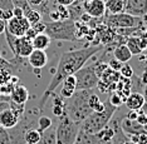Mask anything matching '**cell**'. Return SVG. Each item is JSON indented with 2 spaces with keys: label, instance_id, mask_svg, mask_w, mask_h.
I'll use <instances>...</instances> for the list:
<instances>
[{
  "label": "cell",
  "instance_id": "1",
  "mask_svg": "<svg viewBox=\"0 0 147 144\" xmlns=\"http://www.w3.org/2000/svg\"><path fill=\"white\" fill-rule=\"evenodd\" d=\"M103 49V45H88L86 48L69 50V52L63 53L57 68L53 73V78L47 86V89L43 93L40 100H39V109H43L45 103L48 102L49 96L55 92V89L61 85L62 80L69 75H73L76 72H78L81 68L84 66V64L92 58L94 54Z\"/></svg>",
  "mask_w": 147,
  "mask_h": 144
},
{
  "label": "cell",
  "instance_id": "2",
  "mask_svg": "<svg viewBox=\"0 0 147 144\" xmlns=\"http://www.w3.org/2000/svg\"><path fill=\"white\" fill-rule=\"evenodd\" d=\"M93 90H76L71 98L65 99V115L73 122L82 123L93 110L88 105V98Z\"/></svg>",
  "mask_w": 147,
  "mask_h": 144
},
{
  "label": "cell",
  "instance_id": "3",
  "mask_svg": "<svg viewBox=\"0 0 147 144\" xmlns=\"http://www.w3.org/2000/svg\"><path fill=\"white\" fill-rule=\"evenodd\" d=\"M118 108H115L113 105H111L109 102H106V109L103 112H92L87 118L83 120L79 125V129L84 130L87 133L91 134H96L97 132H99L102 128L109 123V120L113 117V114L117 112Z\"/></svg>",
  "mask_w": 147,
  "mask_h": 144
},
{
  "label": "cell",
  "instance_id": "4",
  "mask_svg": "<svg viewBox=\"0 0 147 144\" xmlns=\"http://www.w3.org/2000/svg\"><path fill=\"white\" fill-rule=\"evenodd\" d=\"M45 34L54 40L76 42V21L72 19L58 20V21L45 23Z\"/></svg>",
  "mask_w": 147,
  "mask_h": 144
},
{
  "label": "cell",
  "instance_id": "5",
  "mask_svg": "<svg viewBox=\"0 0 147 144\" xmlns=\"http://www.w3.org/2000/svg\"><path fill=\"white\" fill-rule=\"evenodd\" d=\"M81 123H76L68 115L59 118L58 125L55 127V139L57 144H74L77 134L79 132Z\"/></svg>",
  "mask_w": 147,
  "mask_h": 144
},
{
  "label": "cell",
  "instance_id": "6",
  "mask_svg": "<svg viewBox=\"0 0 147 144\" xmlns=\"http://www.w3.org/2000/svg\"><path fill=\"white\" fill-rule=\"evenodd\" d=\"M106 25L112 29H121V28H142L143 21L140 16L131 15L128 13L123 11L119 14H108L105 20Z\"/></svg>",
  "mask_w": 147,
  "mask_h": 144
},
{
  "label": "cell",
  "instance_id": "7",
  "mask_svg": "<svg viewBox=\"0 0 147 144\" xmlns=\"http://www.w3.org/2000/svg\"><path fill=\"white\" fill-rule=\"evenodd\" d=\"M73 75L76 78L77 90H93L94 88H97L99 79L94 72V65L83 66Z\"/></svg>",
  "mask_w": 147,
  "mask_h": 144
},
{
  "label": "cell",
  "instance_id": "8",
  "mask_svg": "<svg viewBox=\"0 0 147 144\" xmlns=\"http://www.w3.org/2000/svg\"><path fill=\"white\" fill-rule=\"evenodd\" d=\"M33 50H34V48H33L32 40L26 38L25 35L18 36L13 42L11 52L14 53L15 58H28Z\"/></svg>",
  "mask_w": 147,
  "mask_h": 144
},
{
  "label": "cell",
  "instance_id": "9",
  "mask_svg": "<svg viewBox=\"0 0 147 144\" xmlns=\"http://www.w3.org/2000/svg\"><path fill=\"white\" fill-rule=\"evenodd\" d=\"M30 23L28 21V19L25 16H22V18H15L13 16L11 19H9L6 21V30L8 33H10L13 36L18 38V36H23L25 35L26 30L30 28Z\"/></svg>",
  "mask_w": 147,
  "mask_h": 144
},
{
  "label": "cell",
  "instance_id": "10",
  "mask_svg": "<svg viewBox=\"0 0 147 144\" xmlns=\"http://www.w3.org/2000/svg\"><path fill=\"white\" fill-rule=\"evenodd\" d=\"M83 10L92 18H102L106 14L105 0H87L83 1Z\"/></svg>",
  "mask_w": 147,
  "mask_h": 144
},
{
  "label": "cell",
  "instance_id": "11",
  "mask_svg": "<svg viewBox=\"0 0 147 144\" xmlns=\"http://www.w3.org/2000/svg\"><path fill=\"white\" fill-rule=\"evenodd\" d=\"M125 11L142 18L147 14V0H126Z\"/></svg>",
  "mask_w": 147,
  "mask_h": 144
},
{
  "label": "cell",
  "instance_id": "12",
  "mask_svg": "<svg viewBox=\"0 0 147 144\" xmlns=\"http://www.w3.org/2000/svg\"><path fill=\"white\" fill-rule=\"evenodd\" d=\"M28 63L33 69H43L48 63V55H47L45 50L34 49L28 56Z\"/></svg>",
  "mask_w": 147,
  "mask_h": 144
},
{
  "label": "cell",
  "instance_id": "13",
  "mask_svg": "<svg viewBox=\"0 0 147 144\" xmlns=\"http://www.w3.org/2000/svg\"><path fill=\"white\" fill-rule=\"evenodd\" d=\"M18 123H19V118L11 112V109L9 106L3 108L0 110V127L9 130V129L14 128Z\"/></svg>",
  "mask_w": 147,
  "mask_h": 144
},
{
  "label": "cell",
  "instance_id": "14",
  "mask_svg": "<svg viewBox=\"0 0 147 144\" xmlns=\"http://www.w3.org/2000/svg\"><path fill=\"white\" fill-rule=\"evenodd\" d=\"M121 128L127 135H136V134H141V133H146L143 125L137 123L136 120L127 119L126 117L121 120Z\"/></svg>",
  "mask_w": 147,
  "mask_h": 144
},
{
  "label": "cell",
  "instance_id": "15",
  "mask_svg": "<svg viewBox=\"0 0 147 144\" xmlns=\"http://www.w3.org/2000/svg\"><path fill=\"white\" fill-rule=\"evenodd\" d=\"M123 104L128 108V110H141L143 104H145V98H143L142 93L131 92L129 95L125 99Z\"/></svg>",
  "mask_w": 147,
  "mask_h": 144
},
{
  "label": "cell",
  "instance_id": "16",
  "mask_svg": "<svg viewBox=\"0 0 147 144\" xmlns=\"http://www.w3.org/2000/svg\"><path fill=\"white\" fill-rule=\"evenodd\" d=\"M61 93H59V95L62 96V98L64 99H68L71 98V96L76 93V78L74 75H69L64 78L62 80L61 83Z\"/></svg>",
  "mask_w": 147,
  "mask_h": 144
},
{
  "label": "cell",
  "instance_id": "17",
  "mask_svg": "<svg viewBox=\"0 0 147 144\" xmlns=\"http://www.w3.org/2000/svg\"><path fill=\"white\" fill-rule=\"evenodd\" d=\"M9 98L16 104H25L29 99V90L24 85H15Z\"/></svg>",
  "mask_w": 147,
  "mask_h": 144
},
{
  "label": "cell",
  "instance_id": "18",
  "mask_svg": "<svg viewBox=\"0 0 147 144\" xmlns=\"http://www.w3.org/2000/svg\"><path fill=\"white\" fill-rule=\"evenodd\" d=\"M132 53L129 52V49L126 46V44H118L113 50V58L117 59L121 63H128L132 59Z\"/></svg>",
  "mask_w": 147,
  "mask_h": 144
},
{
  "label": "cell",
  "instance_id": "19",
  "mask_svg": "<svg viewBox=\"0 0 147 144\" xmlns=\"http://www.w3.org/2000/svg\"><path fill=\"white\" fill-rule=\"evenodd\" d=\"M53 106H52V112L57 118H61L65 114V99L62 98L61 95H55L53 93Z\"/></svg>",
  "mask_w": 147,
  "mask_h": 144
},
{
  "label": "cell",
  "instance_id": "20",
  "mask_svg": "<svg viewBox=\"0 0 147 144\" xmlns=\"http://www.w3.org/2000/svg\"><path fill=\"white\" fill-rule=\"evenodd\" d=\"M98 143L101 142H99L97 134H91V133H87L82 129H79L74 142V144H98Z\"/></svg>",
  "mask_w": 147,
  "mask_h": 144
},
{
  "label": "cell",
  "instance_id": "21",
  "mask_svg": "<svg viewBox=\"0 0 147 144\" xmlns=\"http://www.w3.org/2000/svg\"><path fill=\"white\" fill-rule=\"evenodd\" d=\"M51 42L52 39L49 38L45 33H42V34H36L35 38L32 39V43H33V48L34 49H38V50H45L49 48L51 45Z\"/></svg>",
  "mask_w": 147,
  "mask_h": 144
},
{
  "label": "cell",
  "instance_id": "22",
  "mask_svg": "<svg viewBox=\"0 0 147 144\" xmlns=\"http://www.w3.org/2000/svg\"><path fill=\"white\" fill-rule=\"evenodd\" d=\"M126 46L129 49L132 55H140L143 52L142 45H141V38L140 36H128L126 39Z\"/></svg>",
  "mask_w": 147,
  "mask_h": 144
},
{
  "label": "cell",
  "instance_id": "23",
  "mask_svg": "<svg viewBox=\"0 0 147 144\" xmlns=\"http://www.w3.org/2000/svg\"><path fill=\"white\" fill-rule=\"evenodd\" d=\"M105 4L108 14H119L125 11V0H106Z\"/></svg>",
  "mask_w": 147,
  "mask_h": 144
},
{
  "label": "cell",
  "instance_id": "24",
  "mask_svg": "<svg viewBox=\"0 0 147 144\" xmlns=\"http://www.w3.org/2000/svg\"><path fill=\"white\" fill-rule=\"evenodd\" d=\"M42 137V133L36 128H29L24 133V143L25 144H36Z\"/></svg>",
  "mask_w": 147,
  "mask_h": 144
},
{
  "label": "cell",
  "instance_id": "25",
  "mask_svg": "<svg viewBox=\"0 0 147 144\" xmlns=\"http://www.w3.org/2000/svg\"><path fill=\"white\" fill-rule=\"evenodd\" d=\"M36 144H57L55 139V128H49L42 133V137Z\"/></svg>",
  "mask_w": 147,
  "mask_h": 144
},
{
  "label": "cell",
  "instance_id": "26",
  "mask_svg": "<svg viewBox=\"0 0 147 144\" xmlns=\"http://www.w3.org/2000/svg\"><path fill=\"white\" fill-rule=\"evenodd\" d=\"M52 125H53V120H52V118H49L48 115H42L36 119V129L40 133L48 130L49 128H52Z\"/></svg>",
  "mask_w": 147,
  "mask_h": 144
},
{
  "label": "cell",
  "instance_id": "27",
  "mask_svg": "<svg viewBox=\"0 0 147 144\" xmlns=\"http://www.w3.org/2000/svg\"><path fill=\"white\" fill-rule=\"evenodd\" d=\"M24 16L28 19V21L30 23V25H33V24H35V23L42 21V20H43L40 13H39L36 9H33V8L30 10H28V11L24 14Z\"/></svg>",
  "mask_w": 147,
  "mask_h": 144
},
{
  "label": "cell",
  "instance_id": "28",
  "mask_svg": "<svg viewBox=\"0 0 147 144\" xmlns=\"http://www.w3.org/2000/svg\"><path fill=\"white\" fill-rule=\"evenodd\" d=\"M9 108L11 109V112L18 117L19 120L23 118V115L25 114V104H16V103L9 100Z\"/></svg>",
  "mask_w": 147,
  "mask_h": 144
},
{
  "label": "cell",
  "instance_id": "29",
  "mask_svg": "<svg viewBox=\"0 0 147 144\" xmlns=\"http://www.w3.org/2000/svg\"><path fill=\"white\" fill-rule=\"evenodd\" d=\"M119 75L122 76V78H128V79H132L133 78V74H135V72H133V68L129 64H122V68L119 69Z\"/></svg>",
  "mask_w": 147,
  "mask_h": 144
},
{
  "label": "cell",
  "instance_id": "30",
  "mask_svg": "<svg viewBox=\"0 0 147 144\" xmlns=\"http://www.w3.org/2000/svg\"><path fill=\"white\" fill-rule=\"evenodd\" d=\"M16 84H13L11 82H5V83H3L1 85H0V94L1 95H5V96H10L11 94V92H13V89H14V86Z\"/></svg>",
  "mask_w": 147,
  "mask_h": 144
},
{
  "label": "cell",
  "instance_id": "31",
  "mask_svg": "<svg viewBox=\"0 0 147 144\" xmlns=\"http://www.w3.org/2000/svg\"><path fill=\"white\" fill-rule=\"evenodd\" d=\"M109 103H111V105H113L115 108H119L122 104H123V99L119 96L117 93L115 92V93H112L111 94V98H109V100H108Z\"/></svg>",
  "mask_w": 147,
  "mask_h": 144
},
{
  "label": "cell",
  "instance_id": "32",
  "mask_svg": "<svg viewBox=\"0 0 147 144\" xmlns=\"http://www.w3.org/2000/svg\"><path fill=\"white\" fill-rule=\"evenodd\" d=\"M13 1V5L14 6H18V8H22L23 11H24V14L28 10H30V5L28 4V0H11Z\"/></svg>",
  "mask_w": 147,
  "mask_h": 144
},
{
  "label": "cell",
  "instance_id": "33",
  "mask_svg": "<svg viewBox=\"0 0 147 144\" xmlns=\"http://www.w3.org/2000/svg\"><path fill=\"white\" fill-rule=\"evenodd\" d=\"M101 103V99H99V96L96 94V93H92L91 95H89V98H88V105H89V108H91L92 110L96 108L97 105Z\"/></svg>",
  "mask_w": 147,
  "mask_h": 144
},
{
  "label": "cell",
  "instance_id": "34",
  "mask_svg": "<svg viewBox=\"0 0 147 144\" xmlns=\"http://www.w3.org/2000/svg\"><path fill=\"white\" fill-rule=\"evenodd\" d=\"M14 5H13L11 0H0V10L3 11H9V10H13Z\"/></svg>",
  "mask_w": 147,
  "mask_h": 144
},
{
  "label": "cell",
  "instance_id": "35",
  "mask_svg": "<svg viewBox=\"0 0 147 144\" xmlns=\"http://www.w3.org/2000/svg\"><path fill=\"white\" fill-rule=\"evenodd\" d=\"M32 28L34 29V31L36 34H42V33H45V23L42 20V21H38V23H35V24H33Z\"/></svg>",
  "mask_w": 147,
  "mask_h": 144
},
{
  "label": "cell",
  "instance_id": "36",
  "mask_svg": "<svg viewBox=\"0 0 147 144\" xmlns=\"http://www.w3.org/2000/svg\"><path fill=\"white\" fill-rule=\"evenodd\" d=\"M122 64H123V63L118 62V60L115 59V58H112V59L108 62V66H109V68H111L112 70H116V72H119V69L122 68Z\"/></svg>",
  "mask_w": 147,
  "mask_h": 144
},
{
  "label": "cell",
  "instance_id": "37",
  "mask_svg": "<svg viewBox=\"0 0 147 144\" xmlns=\"http://www.w3.org/2000/svg\"><path fill=\"white\" fill-rule=\"evenodd\" d=\"M137 115H138V110H128L126 113V118L129 120H136Z\"/></svg>",
  "mask_w": 147,
  "mask_h": 144
},
{
  "label": "cell",
  "instance_id": "38",
  "mask_svg": "<svg viewBox=\"0 0 147 144\" xmlns=\"http://www.w3.org/2000/svg\"><path fill=\"white\" fill-rule=\"evenodd\" d=\"M13 16H15V18H22V16H24L23 9L18 8V6H14V8H13Z\"/></svg>",
  "mask_w": 147,
  "mask_h": 144
},
{
  "label": "cell",
  "instance_id": "39",
  "mask_svg": "<svg viewBox=\"0 0 147 144\" xmlns=\"http://www.w3.org/2000/svg\"><path fill=\"white\" fill-rule=\"evenodd\" d=\"M74 1H76V0H54L55 4L63 5V6H69V5H72Z\"/></svg>",
  "mask_w": 147,
  "mask_h": 144
},
{
  "label": "cell",
  "instance_id": "40",
  "mask_svg": "<svg viewBox=\"0 0 147 144\" xmlns=\"http://www.w3.org/2000/svg\"><path fill=\"white\" fill-rule=\"evenodd\" d=\"M140 83L143 85V86H146L147 85V68L142 72V74L141 76H140Z\"/></svg>",
  "mask_w": 147,
  "mask_h": 144
},
{
  "label": "cell",
  "instance_id": "41",
  "mask_svg": "<svg viewBox=\"0 0 147 144\" xmlns=\"http://www.w3.org/2000/svg\"><path fill=\"white\" fill-rule=\"evenodd\" d=\"M35 35H36V33L34 31V29H33L32 28V26H30V28H29L28 30H26V33H25V36H26V38H29V39H33V38H35Z\"/></svg>",
  "mask_w": 147,
  "mask_h": 144
},
{
  "label": "cell",
  "instance_id": "42",
  "mask_svg": "<svg viewBox=\"0 0 147 144\" xmlns=\"http://www.w3.org/2000/svg\"><path fill=\"white\" fill-rule=\"evenodd\" d=\"M5 28H6V21L4 19L0 18V35L3 34V33L5 31Z\"/></svg>",
  "mask_w": 147,
  "mask_h": 144
},
{
  "label": "cell",
  "instance_id": "43",
  "mask_svg": "<svg viewBox=\"0 0 147 144\" xmlns=\"http://www.w3.org/2000/svg\"><path fill=\"white\" fill-rule=\"evenodd\" d=\"M142 95H143V98H145V102L147 103V85L143 86V93H142Z\"/></svg>",
  "mask_w": 147,
  "mask_h": 144
},
{
  "label": "cell",
  "instance_id": "44",
  "mask_svg": "<svg viewBox=\"0 0 147 144\" xmlns=\"http://www.w3.org/2000/svg\"><path fill=\"white\" fill-rule=\"evenodd\" d=\"M141 110H142L143 113H146V114H147V103H146V102H145V104H143V106H142Z\"/></svg>",
  "mask_w": 147,
  "mask_h": 144
},
{
  "label": "cell",
  "instance_id": "45",
  "mask_svg": "<svg viewBox=\"0 0 147 144\" xmlns=\"http://www.w3.org/2000/svg\"><path fill=\"white\" fill-rule=\"evenodd\" d=\"M125 144H136V143H135V142H132V140H129V139H128V140H127V142H126Z\"/></svg>",
  "mask_w": 147,
  "mask_h": 144
},
{
  "label": "cell",
  "instance_id": "46",
  "mask_svg": "<svg viewBox=\"0 0 147 144\" xmlns=\"http://www.w3.org/2000/svg\"><path fill=\"white\" fill-rule=\"evenodd\" d=\"M125 5H126V0H125Z\"/></svg>",
  "mask_w": 147,
  "mask_h": 144
},
{
  "label": "cell",
  "instance_id": "47",
  "mask_svg": "<svg viewBox=\"0 0 147 144\" xmlns=\"http://www.w3.org/2000/svg\"><path fill=\"white\" fill-rule=\"evenodd\" d=\"M98 144H103V143H98Z\"/></svg>",
  "mask_w": 147,
  "mask_h": 144
},
{
  "label": "cell",
  "instance_id": "48",
  "mask_svg": "<svg viewBox=\"0 0 147 144\" xmlns=\"http://www.w3.org/2000/svg\"><path fill=\"white\" fill-rule=\"evenodd\" d=\"M105 1H106V0H105Z\"/></svg>",
  "mask_w": 147,
  "mask_h": 144
}]
</instances>
